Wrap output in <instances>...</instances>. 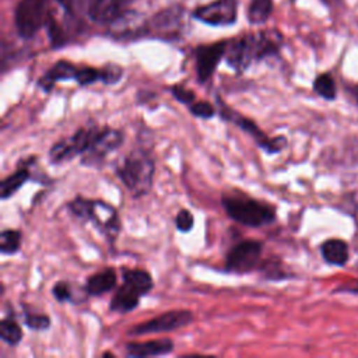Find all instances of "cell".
I'll return each mask as SVG.
<instances>
[{
	"label": "cell",
	"instance_id": "cell-26",
	"mask_svg": "<svg viewBox=\"0 0 358 358\" xmlns=\"http://www.w3.org/2000/svg\"><path fill=\"white\" fill-rule=\"evenodd\" d=\"M259 270L263 273V277L266 280H270V281H281V280L289 277V274L285 273L284 268H281L278 262L263 260V263L259 267Z\"/></svg>",
	"mask_w": 358,
	"mask_h": 358
},
{
	"label": "cell",
	"instance_id": "cell-29",
	"mask_svg": "<svg viewBox=\"0 0 358 358\" xmlns=\"http://www.w3.org/2000/svg\"><path fill=\"white\" fill-rule=\"evenodd\" d=\"M175 227L179 232L182 234H187L193 229L194 227V215L190 210L187 208H182L178 211V214L175 215Z\"/></svg>",
	"mask_w": 358,
	"mask_h": 358
},
{
	"label": "cell",
	"instance_id": "cell-7",
	"mask_svg": "<svg viewBox=\"0 0 358 358\" xmlns=\"http://www.w3.org/2000/svg\"><path fill=\"white\" fill-rule=\"evenodd\" d=\"M263 248L260 239H243L235 243L225 255V271L246 274L259 270L263 263Z\"/></svg>",
	"mask_w": 358,
	"mask_h": 358
},
{
	"label": "cell",
	"instance_id": "cell-4",
	"mask_svg": "<svg viewBox=\"0 0 358 358\" xmlns=\"http://www.w3.org/2000/svg\"><path fill=\"white\" fill-rule=\"evenodd\" d=\"M123 282L115 291L109 310L113 313L126 315L140 305V299L154 288V280L150 271L144 268H122Z\"/></svg>",
	"mask_w": 358,
	"mask_h": 358
},
{
	"label": "cell",
	"instance_id": "cell-25",
	"mask_svg": "<svg viewBox=\"0 0 358 358\" xmlns=\"http://www.w3.org/2000/svg\"><path fill=\"white\" fill-rule=\"evenodd\" d=\"M24 324L34 331H45L50 327L52 320L46 313H34V312H24Z\"/></svg>",
	"mask_w": 358,
	"mask_h": 358
},
{
	"label": "cell",
	"instance_id": "cell-30",
	"mask_svg": "<svg viewBox=\"0 0 358 358\" xmlns=\"http://www.w3.org/2000/svg\"><path fill=\"white\" fill-rule=\"evenodd\" d=\"M123 77V69L117 64H106L101 69V81L105 85H115Z\"/></svg>",
	"mask_w": 358,
	"mask_h": 358
},
{
	"label": "cell",
	"instance_id": "cell-35",
	"mask_svg": "<svg viewBox=\"0 0 358 358\" xmlns=\"http://www.w3.org/2000/svg\"><path fill=\"white\" fill-rule=\"evenodd\" d=\"M354 95H355V101H357V103H358V87L355 88V92H354Z\"/></svg>",
	"mask_w": 358,
	"mask_h": 358
},
{
	"label": "cell",
	"instance_id": "cell-5",
	"mask_svg": "<svg viewBox=\"0 0 358 358\" xmlns=\"http://www.w3.org/2000/svg\"><path fill=\"white\" fill-rule=\"evenodd\" d=\"M217 99V110L218 115L222 120L229 122L235 126H238L242 131H245L246 134H249L256 145L259 148H262L266 154L268 155H274L281 152L287 145H288V140L285 136H275V137H268L259 126L255 120L249 119L248 116L242 115L241 112L232 109L231 106H228L220 96L215 98Z\"/></svg>",
	"mask_w": 358,
	"mask_h": 358
},
{
	"label": "cell",
	"instance_id": "cell-31",
	"mask_svg": "<svg viewBox=\"0 0 358 358\" xmlns=\"http://www.w3.org/2000/svg\"><path fill=\"white\" fill-rule=\"evenodd\" d=\"M171 94L172 96L183 103V105H192L194 101H196V92L187 87H185L183 84H175L171 87Z\"/></svg>",
	"mask_w": 358,
	"mask_h": 358
},
{
	"label": "cell",
	"instance_id": "cell-16",
	"mask_svg": "<svg viewBox=\"0 0 358 358\" xmlns=\"http://www.w3.org/2000/svg\"><path fill=\"white\" fill-rule=\"evenodd\" d=\"M34 158L35 157L31 155L29 158L20 159L17 169L11 175L6 176L1 180V183H0V199H1V201H6L11 196H14L32 178V173L29 171V164L34 161Z\"/></svg>",
	"mask_w": 358,
	"mask_h": 358
},
{
	"label": "cell",
	"instance_id": "cell-20",
	"mask_svg": "<svg viewBox=\"0 0 358 358\" xmlns=\"http://www.w3.org/2000/svg\"><path fill=\"white\" fill-rule=\"evenodd\" d=\"M180 10L173 8V10H166L154 18V29L158 34H164L165 36L175 32L178 27L180 25Z\"/></svg>",
	"mask_w": 358,
	"mask_h": 358
},
{
	"label": "cell",
	"instance_id": "cell-19",
	"mask_svg": "<svg viewBox=\"0 0 358 358\" xmlns=\"http://www.w3.org/2000/svg\"><path fill=\"white\" fill-rule=\"evenodd\" d=\"M320 255L326 263L343 267L350 259V249L345 241L338 238H330L320 245Z\"/></svg>",
	"mask_w": 358,
	"mask_h": 358
},
{
	"label": "cell",
	"instance_id": "cell-6",
	"mask_svg": "<svg viewBox=\"0 0 358 358\" xmlns=\"http://www.w3.org/2000/svg\"><path fill=\"white\" fill-rule=\"evenodd\" d=\"M124 141V133L120 129L109 126H96L90 147L81 155V164L91 168H101L106 157L116 151Z\"/></svg>",
	"mask_w": 358,
	"mask_h": 358
},
{
	"label": "cell",
	"instance_id": "cell-13",
	"mask_svg": "<svg viewBox=\"0 0 358 358\" xmlns=\"http://www.w3.org/2000/svg\"><path fill=\"white\" fill-rule=\"evenodd\" d=\"M193 15L210 25H229L236 20V0H215L196 8Z\"/></svg>",
	"mask_w": 358,
	"mask_h": 358
},
{
	"label": "cell",
	"instance_id": "cell-15",
	"mask_svg": "<svg viewBox=\"0 0 358 358\" xmlns=\"http://www.w3.org/2000/svg\"><path fill=\"white\" fill-rule=\"evenodd\" d=\"M173 348H175L173 340L164 337V338H154L147 341H130L124 345V352L130 358H147V357L168 355L173 351Z\"/></svg>",
	"mask_w": 358,
	"mask_h": 358
},
{
	"label": "cell",
	"instance_id": "cell-27",
	"mask_svg": "<svg viewBox=\"0 0 358 358\" xmlns=\"http://www.w3.org/2000/svg\"><path fill=\"white\" fill-rule=\"evenodd\" d=\"M189 112L197 117V119H203V120H208L211 117H214L218 110L215 109V106L213 103H210L208 101H194L192 105L187 106Z\"/></svg>",
	"mask_w": 358,
	"mask_h": 358
},
{
	"label": "cell",
	"instance_id": "cell-1",
	"mask_svg": "<svg viewBox=\"0 0 358 358\" xmlns=\"http://www.w3.org/2000/svg\"><path fill=\"white\" fill-rule=\"evenodd\" d=\"M115 173L130 194L140 199L152 187L155 159L144 147H134L115 164Z\"/></svg>",
	"mask_w": 358,
	"mask_h": 358
},
{
	"label": "cell",
	"instance_id": "cell-3",
	"mask_svg": "<svg viewBox=\"0 0 358 358\" xmlns=\"http://www.w3.org/2000/svg\"><path fill=\"white\" fill-rule=\"evenodd\" d=\"M221 206L232 221L245 227L260 228L270 225L277 220L274 206L252 199L243 193H222Z\"/></svg>",
	"mask_w": 358,
	"mask_h": 358
},
{
	"label": "cell",
	"instance_id": "cell-34",
	"mask_svg": "<svg viewBox=\"0 0 358 358\" xmlns=\"http://www.w3.org/2000/svg\"><path fill=\"white\" fill-rule=\"evenodd\" d=\"M102 357H115V354L110 351H105V352H102Z\"/></svg>",
	"mask_w": 358,
	"mask_h": 358
},
{
	"label": "cell",
	"instance_id": "cell-18",
	"mask_svg": "<svg viewBox=\"0 0 358 358\" xmlns=\"http://www.w3.org/2000/svg\"><path fill=\"white\" fill-rule=\"evenodd\" d=\"M77 70H78V67H76L73 63H70L67 60H59L43 76L39 77V80L36 81V85L42 91L50 92L56 83L74 80Z\"/></svg>",
	"mask_w": 358,
	"mask_h": 358
},
{
	"label": "cell",
	"instance_id": "cell-12",
	"mask_svg": "<svg viewBox=\"0 0 358 358\" xmlns=\"http://www.w3.org/2000/svg\"><path fill=\"white\" fill-rule=\"evenodd\" d=\"M227 46L228 42L221 41L211 45H203L196 49V74L200 84H204L211 78L221 59L225 56Z\"/></svg>",
	"mask_w": 358,
	"mask_h": 358
},
{
	"label": "cell",
	"instance_id": "cell-22",
	"mask_svg": "<svg viewBox=\"0 0 358 358\" xmlns=\"http://www.w3.org/2000/svg\"><path fill=\"white\" fill-rule=\"evenodd\" d=\"M22 232L20 229H4L0 232V253L13 256L21 250Z\"/></svg>",
	"mask_w": 358,
	"mask_h": 358
},
{
	"label": "cell",
	"instance_id": "cell-2",
	"mask_svg": "<svg viewBox=\"0 0 358 358\" xmlns=\"http://www.w3.org/2000/svg\"><path fill=\"white\" fill-rule=\"evenodd\" d=\"M67 210L80 221L91 222L108 241L113 245L122 229L120 215L115 206L101 199H87L76 196L67 203Z\"/></svg>",
	"mask_w": 358,
	"mask_h": 358
},
{
	"label": "cell",
	"instance_id": "cell-21",
	"mask_svg": "<svg viewBox=\"0 0 358 358\" xmlns=\"http://www.w3.org/2000/svg\"><path fill=\"white\" fill-rule=\"evenodd\" d=\"M0 338L10 347H15L22 340V329L14 319V316L8 315L7 317L0 320Z\"/></svg>",
	"mask_w": 358,
	"mask_h": 358
},
{
	"label": "cell",
	"instance_id": "cell-11",
	"mask_svg": "<svg viewBox=\"0 0 358 358\" xmlns=\"http://www.w3.org/2000/svg\"><path fill=\"white\" fill-rule=\"evenodd\" d=\"M193 320H194V315L192 310L173 309L130 327L127 330V334L143 336V334H154V333H169V331L189 326Z\"/></svg>",
	"mask_w": 358,
	"mask_h": 358
},
{
	"label": "cell",
	"instance_id": "cell-33",
	"mask_svg": "<svg viewBox=\"0 0 358 358\" xmlns=\"http://www.w3.org/2000/svg\"><path fill=\"white\" fill-rule=\"evenodd\" d=\"M60 3V6H63L69 13H76L83 4L90 3V0H57Z\"/></svg>",
	"mask_w": 358,
	"mask_h": 358
},
{
	"label": "cell",
	"instance_id": "cell-23",
	"mask_svg": "<svg viewBox=\"0 0 358 358\" xmlns=\"http://www.w3.org/2000/svg\"><path fill=\"white\" fill-rule=\"evenodd\" d=\"M313 91L326 101H333L337 95L336 81L331 74L322 73L313 81Z\"/></svg>",
	"mask_w": 358,
	"mask_h": 358
},
{
	"label": "cell",
	"instance_id": "cell-9",
	"mask_svg": "<svg viewBox=\"0 0 358 358\" xmlns=\"http://www.w3.org/2000/svg\"><path fill=\"white\" fill-rule=\"evenodd\" d=\"M48 0H21L15 10V27L24 39L34 38L49 20Z\"/></svg>",
	"mask_w": 358,
	"mask_h": 358
},
{
	"label": "cell",
	"instance_id": "cell-28",
	"mask_svg": "<svg viewBox=\"0 0 358 358\" xmlns=\"http://www.w3.org/2000/svg\"><path fill=\"white\" fill-rule=\"evenodd\" d=\"M74 81L80 87H87V85H91V84H94L96 81H101V69L78 67Z\"/></svg>",
	"mask_w": 358,
	"mask_h": 358
},
{
	"label": "cell",
	"instance_id": "cell-24",
	"mask_svg": "<svg viewBox=\"0 0 358 358\" xmlns=\"http://www.w3.org/2000/svg\"><path fill=\"white\" fill-rule=\"evenodd\" d=\"M271 0H250L248 8V18L252 24L264 22L271 14Z\"/></svg>",
	"mask_w": 358,
	"mask_h": 358
},
{
	"label": "cell",
	"instance_id": "cell-14",
	"mask_svg": "<svg viewBox=\"0 0 358 358\" xmlns=\"http://www.w3.org/2000/svg\"><path fill=\"white\" fill-rule=\"evenodd\" d=\"M133 0H90L87 11L92 21L109 24L119 21Z\"/></svg>",
	"mask_w": 358,
	"mask_h": 358
},
{
	"label": "cell",
	"instance_id": "cell-8",
	"mask_svg": "<svg viewBox=\"0 0 358 358\" xmlns=\"http://www.w3.org/2000/svg\"><path fill=\"white\" fill-rule=\"evenodd\" d=\"M262 36L259 34L245 35L228 42L225 52L227 64L236 73H243L253 62L263 60Z\"/></svg>",
	"mask_w": 358,
	"mask_h": 358
},
{
	"label": "cell",
	"instance_id": "cell-32",
	"mask_svg": "<svg viewBox=\"0 0 358 358\" xmlns=\"http://www.w3.org/2000/svg\"><path fill=\"white\" fill-rule=\"evenodd\" d=\"M52 295L59 302H70L73 301V291L67 281L60 280L53 284L52 287Z\"/></svg>",
	"mask_w": 358,
	"mask_h": 358
},
{
	"label": "cell",
	"instance_id": "cell-17",
	"mask_svg": "<svg viewBox=\"0 0 358 358\" xmlns=\"http://www.w3.org/2000/svg\"><path fill=\"white\" fill-rule=\"evenodd\" d=\"M117 285V274L113 267H106L87 277L84 292L90 296H101L110 292Z\"/></svg>",
	"mask_w": 358,
	"mask_h": 358
},
{
	"label": "cell",
	"instance_id": "cell-10",
	"mask_svg": "<svg viewBox=\"0 0 358 358\" xmlns=\"http://www.w3.org/2000/svg\"><path fill=\"white\" fill-rule=\"evenodd\" d=\"M95 127L96 124L90 123L77 129L71 136L56 141L49 150V161L55 165H59L71 161L76 157H81L90 147Z\"/></svg>",
	"mask_w": 358,
	"mask_h": 358
}]
</instances>
